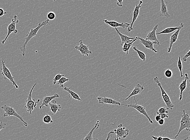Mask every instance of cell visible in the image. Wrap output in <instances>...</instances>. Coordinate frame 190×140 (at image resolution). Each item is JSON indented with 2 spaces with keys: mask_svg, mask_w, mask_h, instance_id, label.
<instances>
[{
  "mask_svg": "<svg viewBox=\"0 0 190 140\" xmlns=\"http://www.w3.org/2000/svg\"><path fill=\"white\" fill-rule=\"evenodd\" d=\"M19 22V20L17 19V16L16 15H14L13 19L12 20V22L7 27V35L5 37V39L1 41L2 44L3 45L5 44L9 37L12 33L14 32L15 34H16L18 32V30L16 29V24L18 23Z\"/></svg>",
  "mask_w": 190,
  "mask_h": 140,
  "instance_id": "7",
  "label": "cell"
},
{
  "mask_svg": "<svg viewBox=\"0 0 190 140\" xmlns=\"http://www.w3.org/2000/svg\"><path fill=\"white\" fill-rule=\"evenodd\" d=\"M50 25V23H49V20L48 19H46L42 22L41 23H39L38 26L36 28H31L30 31L26 35V38H25V43H23L22 45L20 47V50L21 52V54L23 57H24L25 55V51H26V46L28 44V42H29L30 40H31L33 37H36L37 36V32L41 27H43L44 26H46L47 25Z\"/></svg>",
  "mask_w": 190,
  "mask_h": 140,
  "instance_id": "1",
  "label": "cell"
},
{
  "mask_svg": "<svg viewBox=\"0 0 190 140\" xmlns=\"http://www.w3.org/2000/svg\"><path fill=\"white\" fill-rule=\"evenodd\" d=\"M157 114L160 115L161 119H164L165 118H169V115L168 114L158 113H157Z\"/></svg>",
  "mask_w": 190,
  "mask_h": 140,
  "instance_id": "36",
  "label": "cell"
},
{
  "mask_svg": "<svg viewBox=\"0 0 190 140\" xmlns=\"http://www.w3.org/2000/svg\"><path fill=\"white\" fill-rule=\"evenodd\" d=\"M190 56V50H189L187 53H186L185 55L182 58V61L183 62H186L187 61V59Z\"/></svg>",
  "mask_w": 190,
  "mask_h": 140,
  "instance_id": "35",
  "label": "cell"
},
{
  "mask_svg": "<svg viewBox=\"0 0 190 140\" xmlns=\"http://www.w3.org/2000/svg\"><path fill=\"white\" fill-rule=\"evenodd\" d=\"M161 7L160 16L169 18L170 17V16L168 12L167 5H166L164 0H161Z\"/></svg>",
  "mask_w": 190,
  "mask_h": 140,
  "instance_id": "22",
  "label": "cell"
},
{
  "mask_svg": "<svg viewBox=\"0 0 190 140\" xmlns=\"http://www.w3.org/2000/svg\"><path fill=\"white\" fill-rule=\"evenodd\" d=\"M134 100L136 102V103L131 104L128 105H126V106H127L128 108H134V109L137 110L138 112H139V113L145 116L148 119L150 124H153V121L151 120V119H150V117L149 116V115L147 113L146 111V110L145 107H144V106L142 105H140L138 104V102H137V101H136V96H135L134 97Z\"/></svg>",
  "mask_w": 190,
  "mask_h": 140,
  "instance_id": "8",
  "label": "cell"
},
{
  "mask_svg": "<svg viewBox=\"0 0 190 140\" xmlns=\"http://www.w3.org/2000/svg\"><path fill=\"white\" fill-rule=\"evenodd\" d=\"M180 26L177 27H169L165 29L160 32L156 33V35L168 34L175 31H176L179 28Z\"/></svg>",
  "mask_w": 190,
  "mask_h": 140,
  "instance_id": "26",
  "label": "cell"
},
{
  "mask_svg": "<svg viewBox=\"0 0 190 140\" xmlns=\"http://www.w3.org/2000/svg\"><path fill=\"white\" fill-rule=\"evenodd\" d=\"M177 66L178 69L180 71V74H181V77H183V73H182V68H183V66H182V61H181V57L179 56H178V59Z\"/></svg>",
  "mask_w": 190,
  "mask_h": 140,
  "instance_id": "28",
  "label": "cell"
},
{
  "mask_svg": "<svg viewBox=\"0 0 190 140\" xmlns=\"http://www.w3.org/2000/svg\"><path fill=\"white\" fill-rule=\"evenodd\" d=\"M37 84V83H35L32 87L31 89H30L29 95L28 96H27V99L26 100V105L25 106V109H26L27 111L30 114L32 113L34 109L37 108V104L39 103L40 102V99H38L37 100H35V99H32V94L34 88L36 87Z\"/></svg>",
  "mask_w": 190,
  "mask_h": 140,
  "instance_id": "2",
  "label": "cell"
},
{
  "mask_svg": "<svg viewBox=\"0 0 190 140\" xmlns=\"http://www.w3.org/2000/svg\"><path fill=\"white\" fill-rule=\"evenodd\" d=\"M1 108L5 111V113L3 114V117H7L12 116L16 117L17 118L19 119L21 122H22L25 126H28V124L27 122L24 120L21 116L17 113L16 110L14 108L10 107L9 106L7 105H5L2 106Z\"/></svg>",
  "mask_w": 190,
  "mask_h": 140,
  "instance_id": "5",
  "label": "cell"
},
{
  "mask_svg": "<svg viewBox=\"0 0 190 140\" xmlns=\"http://www.w3.org/2000/svg\"><path fill=\"white\" fill-rule=\"evenodd\" d=\"M114 133L117 135V139H125L128 136L129 133V130L127 129L125 127H123L122 123L120 124L117 127V128L114 130Z\"/></svg>",
  "mask_w": 190,
  "mask_h": 140,
  "instance_id": "9",
  "label": "cell"
},
{
  "mask_svg": "<svg viewBox=\"0 0 190 140\" xmlns=\"http://www.w3.org/2000/svg\"><path fill=\"white\" fill-rule=\"evenodd\" d=\"M138 39L140 40V43L142 44L146 48L154 51V53H158V51L154 47V44L157 45L156 43L152 42L150 40H146V39H144L141 38H139V37L138 38Z\"/></svg>",
  "mask_w": 190,
  "mask_h": 140,
  "instance_id": "16",
  "label": "cell"
},
{
  "mask_svg": "<svg viewBox=\"0 0 190 140\" xmlns=\"http://www.w3.org/2000/svg\"><path fill=\"white\" fill-rule=\"evenodd\" d=\"M182 113L181 115V120L180 121V126L178 132L175 137L176 139L180 133L184 130L187 131H190V118L188 113H186V110H182Z\"/></svg>",
  "mask_w": 190,
  "mask_h": 140,
  "instance_id": "3",
  "label": "cell"
},
{
  "mask_svg": "<svg viewBox=\"0 0 190 140\" xmlns=\"http://www.w3.org/2000/svg\"><path fill=\"white\" fill-rule=\"evenodd\" d=\"M57 101L54 99L51 100L48 105L50 106V110L52 112V115L55 114L58 111H60L61 109V105H57Z\"/></svg>",
  "mask_w": 190,
  "mask_h": 140,
  "instance_id": "20",
  "label": "cell"
},
{
  "mask_svg": "<svg viewBox=\"0 0 190 140\" xmlns=\"http://www.w3.org/2000/svg\"><path fill=\"white\" fill-rule=\"evenodd\" d=\"M139 37H136L135 38V39L131 41H127L125 42V43L122 46V50L124 52H126V54H128V51L129 49L132 46L133 44L137 40H138Z\"/></svg>",
  "mask_w": 190,
  "mask_h": 140,
  "instance_id": "23",
  "label": "cell"
},
{
  "mask_svg": "<svg viewBox=\"0 0 190 140\" xmlns=\"http://www.w3.org/2000/svg\"><path fill=\"white\" fill-rule=\"evenodd\" d=\"M99 123L100 121L99 120H98L94 127L92 128L88 134H87L85 137L82 139V140H98L97 139L94 138L93 137V134L94 131L96 129H98L100 127Z\"/></svg>",
  "mask_w": 190,
  "mask_h": 140,
  "instance_id": "21",
  "label": "cell"
},
{
  "mask_svg": "<svg viewBox=\"0 0 190 140\" xmlns=\"http://www.w3.org/2000/svg\"><path fill=\"white\" fill-rule=\"evenodd\" d=\"M115 28L117 34L119 35V36L120 37L121 40L122 46L125 42H127V41L132 40H133L134 39H135V38H131V37H128V36L126 35L122 34L118 30V29H117V28Z\"/></svg>",
  "mask_w": 190,
  "mask_h": 140,
  "instance_id": "25",
  "label": "cell"
},
{
  "mask_svg": "<svg viewBox=\"0 0 190 140\" xmlns=\"http://www.w3.org/2000/svg\"><path fill=\"white\" fill-rule=\"evenodd\" d=\"M189 138H190V136H188V137L184 139H182L181 140H187V139H189ZM163 140H176L172 139L169 138H168V137H163Z\"/></svg>",
  "mask_w": 190,
  "mask_h": 140,
  "instance_id": "42",
  "label": "cell"
},
{
  "mask_svg": "<svg viewBox=\"0 0 190 140\" xmlns=\"http://www.w3.org/2000/svg\"><path fill=\"white\" fill-rule=\"evenodd\" d=\"M103 21L105 22L106 25L114 28L119 27H122L124 29H125L126 28H128L131 25V24L128 23L122 22L120 23L115 21H108L107 19H104Z\"/></svg>",
  "mask_w": 190,
  "mask_h": 140,
  "instance_id": "14",
  "label": "cell"
},
{
  "mask_svg": "<svg viewBox=\"0 0 190 140\" xmlns=\"http://www.w3.org/2000/svg\"><path fill=\"white\" fill-rule=\"evenodd\" d=\"M69 81V79L67 78L66 77H65L64 76H62L60 78L59 81L57 83V84L59 85L61 87H63L64 86V84H65V83L67 82L68 81Z\"/></svg>",
  "mask_w": 190,
  "mask_h": 140,
  "instance_id": "29",
  "label": "cell"
},
{
  "mask_svg": "<svg viewBox=\"0 0 190 140\" xmlns=\"http://www.w3.org/2000/svg\"><path fill=\"white\" fill-rule=\"evenodd\" d=\"M52 1H56V0H52Z\"/></svg>",
  "mask_w": 190,
  "mask_h": 140,
  "instance_id": "46",
  "label": "cell"
},
{
  "mask_svg": "<svg viewBox=\"0 0 190 140\" xmlns=\"http://www.w3.org/2000/svg\"><path fill=\"white\" fill-rule=\"evenodd\" d=\"M47 16L49 20H52L56 18V15L54 12H50L47 14Z\"/></svg>",
  "mask_w": 190,
  "mask_h": 140,
  "instance_id": "32",
  "label": "cell"
},
{
  "mask_svg": "<svg viewBox=\"0 0 190 140\" xmlns=\"http://www.w3.org/2000/svg\"><path fill=\"white\" fill-rule=\"evenodd\" d=\"M71 87H65L64 89L66 91H67L68 93V95L70 99H71V98H73V99L75 100H77L78 101H81V99L80 96L76 93L74 92L73 91L70 89Z\"/></svg>",
  "mask_w": 190,
  "mask_h": 140,
  "instance_id": "24",
  "label": "cell"
},
{
  "mask_svg": "<svg viewBox=\"0 0 190 140\" xmlns=\"http://www.w3.org/2000/svg\"><path fill=\"white\" fill-rule=\"evenodd\" d=\"M161 117L160 116V115L158 114H157L155 118V120L157 122H158V121L161 120Z\"/></svg>",
  "mask_w": 190,
  "mask_h": 140,
  "instance_id": "44",
  "label": "cell"
},
{
  "mask_svg": "<svg viewBox=\"0 0 190 140\" xmlns=\"http://www.w3.org/2000/svg\"><path fill=\"white\" fill-rule=\"evenodd\" d=\"M167 109H168V108H166L165 107H162L158 110L157 113L168 114L169 112Z\"/></svg>",
  "mask_w": 190,
  "mask_h": 140,
  "instance_id": "34",
  "label": "cell"
},
{
  "mask_svg": "<svg viewBox=\"0 0 190 140\" xmlns=\"http://www.w3.org/2000/svg\"><path fill=\"white\" fill-rule=\"evenodd\" d=\"M6 123L3 122L2 120H1V122H0V131L5 128V127L6 126Z\"/></svg>",
  "mask_w": 190,
  "mask_h": 140,
  "instance_id": "37",
  "label": "cell"
},
{
  "mask_svg": "<svg viewBox=\"0 0 190 140\" xmlns=\"http://www.w3.org/2000/svg\"><path fill=\"white\" fill-rule=\"evenodd\" d=\"M185 79L180 84L178 87L180 91L179 99V101H181L182 100V95H183V92L185 90L186 87H187V81L189 79L188 75L187 73H185Z\"/></svg>",
  "mask_w": 190,
  "mask_h": 140,
  "instance_id": "18",
  "label": "cell"
},
{
  "mask_svg": "<svg viewBox=\"0 0 190 140\" xmlns=\"http://www.w3.org/2000/svg\"><path fill=\"white\" fill-rule=\"evenodd\" d=\"M97 99L99 104H106L117 105L119 106L125 105V104L120 103L119 102L107 97H97Z\"/></svg>",
  "mask_w": 190,
  "mask_h": 140,
  "instance_id": "13",
  "label": "cell"
},
{
  "mask_svg": "<svg viewBox=\"0 0 190 140\" xmlns=\"http://www.w3.org/2000/svg\"><path fill=\"white\" fill-rule=\"evenodd\" d=\"M2 67L1 69V74L3 75L4 79H8L12 83L13 85L15 86L16 89H18L19 87L18 85L16 84V82L14 80V77L12 75L9 69L7 67L5 64V62L2 60Z\"/></svg>",
  "mask_w": 190,
  "mask_h": 140,
  "instance_id": "6",
  "label": "cell"
},
{
  "mask_svg": "<svg viewBox=\"0 0 190 140\" xmlns=\"http://www.w3.org/2000/svg\"><path fill=\"white\" fill-rule=\"evenodd\" d=\"M144 89V87L143 86H141L139 84H137L136 86H135V88L133 89L132 92H131V93L129 95V96L127 98L122 100V101H124V100L126 101V100H128L131 97L139 95L143 91Z\"/></svg>",
  "mask_w": 190,
  "mask_h": 140,
  "instance_id": "19",
  "label": "cell"
},
{
  "mask_svg": "<svg viewBox=\"0 0 190 140\" xmlns=\"http://www.w3.org/2000/svg\"><path fill=\"white\" fill-rule=\"evenodd\" d=\"M154 81L157 83L158 86L160 88V90L161 91V96L162 99H163V101L165 103L168 109H171L172 110L173 108H174V105L173 104L172 101H171V98H170L169 95L163 89V87H162V85L159 78L157 76H156L153 79Z\"/></svg>",
  "mask_w": 190,
  "mask_h": 140,
  "instance_id": "4",
  "label": "cell"
},
{
  "mask_svg": "<svg viewBox=\"0 0 190 140\" xmlns=\"http://www.w3.org/2000/svg\"><path fill=\"white\" fill-rule=\"evenodd\" d=\"M9 14V13L5 12L3 9L0 8V17H2L5 14Z\"/></svg>",
  "mask_w": 190,
  "mask_h": 140,
  "instance_id": "39",
  "label": "cell"
},
{
  "mask_svg": "<svg viewBox=\"0 0 190 140\" xmlns=\"http://www.w3.org/2000/svg\"><path fill=\"white\" fill-rule=\"evenodd\" d=\"M59 95L58 94H55L54 95L51 96H46L44 97L42 100L41 105L39 106V109H41L44 108H48L49 103L56 98H59Z\"/></svg>",
  "mask_w": 190,
  "mask_h": 140,
  "instance_id": "17",
  "label": "cell"
},
{
  "mask_svg": "<svg viewBox=\"0 0 190 140\" xmlns=\"http://www.w3.org/2000/svg\"><path fill=\"white\" fill-rule=\"evenodd\" d=\"M43 121L44 123H53V121L51 118V117L48 114H46L44 117L43 118Z\"/></svg>",
  "mask_w": 190,
  "mask_h": 140,
  "instance_id": "30",
  "label": "cell"
},
{
  "mask_svg": "<svg viewBox=\"0 0 190 140\" xmlns=\"http://www.w3.org/2000/svg\"><path fill=\"white\" fill-rule=\"evenodd\" d=\"M158 123H159V124L160 125L162 126L165 123V120L164 119H161V120H159L158 121Z\"/></svg>",
  "mask_w": 190,
  "mask_h": 140,
  "instance_id": "43",
  "label": "cell"
},
{
  "mask_svg": "<svg viewBox=\"0 0 190 140\" xmlns=\"http://www.w3.org/2000/svg\"><path fill=\"white\" fill-rule=\"evenodd\" d=\"M75 48L76 50L80 51L83 57L85 56H88L89 55L92 53V51L90 50L88 45L84 44L83 41L81 40L79 41V45L76 46Z\"/></svg>",
  "mask_w": 190,
  "mask_h": 140,
  "instance_id": "11",
  "label": "cell"
},
{
  "mask_svg": "<svg viewBox=\"0 0 190 140\" xmlns=\"http://www.w3.org/2000/svg\"><path fill=\"white\" fill-rule=\"evenodd\" d=\"M133 49L136 51V53L138 54L139 58H140L144 62L146 60V55L145 53H144L142 51H140L137 49L136 46L133 47Z\"/></svg>",
  "mask_w": 190,
  "mask_h": 140,
  "instance_id": "27",
  "label": "cell"
},
{
  "mask_svg": "<svg viewBox=\"0 0 190 140\" xmlns=\"http://www.w3.org/2000/svg\"><path fill=\"white\" fill-rule=\"evenodd\" d=\"M64 76V75L60 74H58L57 75H56L54 78L53 79V84L55 85L56 84H57L58 81L60 79V78Z\"/></svg>",
  "mask_w": 190,
  "mask_h": 140,
  "instance_id": "31",
  "label": "cell"
},
{
  "mask_svg": "<svg viewBox=\"0 0 190 140\" xmlns=\"http://www.w3.org/2000/svg\"><path fill=\"white\" fill-rule=\"evenodd\" d=\"M164 74L167 78H170L173 76V73L172 70L170 69H168L165 72Z\"/></svg>",
  "mask_w": 190,
  "mask_h": 140,
  "instance_id": "33",
  "label": "cell"
},
{
  "mask_svg": "<svg viewBox=\"0 0 190 140\" xmlns=\"http://www.w3.org/2000/svg\"><path fill=\"white\" fill-rule=\"evenodd\" d=\"M139 2V4L138 5L136 4V7H135L134 10L133 12L132 20L130 26L127 28V31L128 32H131L133 30V26L134 23L138 19V16H139V10H140V8H141V5L143 3V1L140 0Z\"/></svg>",
  "mask_w": 190,
  "mask_h": 140,
  "instance_id": "10",
  "label": "cell"
},
{
  "mask_svg": "<svg viewBox=\"0 0 190 140\" xmlns=\"http://www.w3.org/2000/svg\"><path fill=\"white\" fill-rule=\"evenodd\" d=\"M158 27H159L158 25H156L155 26L152 31L150 32L148 34L146 39L150 40L152 42L156 43L157 45L160 46V43L157 38L156 35V30H157Z\"/></svg>",
  "mask_w": 190,
  "mask_h": 140,
  "instance_id": "15",
  "label": "cell"
},
{
  "mask_svg": "<svg viewBox=\"0 0 190 140\" xmlns=\"http://www.w3.org/2000/svg\"><path fill=\"white\" fill-rule=\"evenodd\" d=\"M179 26V28L177 30H176L175 32L172 35L170 36V46H169L168 48V53H170L171 51H172L173 44L175 43L176 42L177 40H178V37L179 34V33L180 31H181V29H182V28H183L184 26L183 23H181Z\"/></svg>",
  "mask_w": 190,
  "mask_h": 140,
  "instance_id": "12",
  "label": "cell"
},
{
  "mask_svg": "<svg viewBox=\"0 0 190 140\" xmlns=\"http://www.w3.org/2000/svg\"><path fill=\"white\" fill-rule=\"evenodd\" d=\"M114 134H115V133H114V131L113 132L111 131V132H109V133L107 134V138L105 140H109L113 136Z\"/></svg>",
  "mask_w": 190,
  "mask_h": 140,
  "instance_id": "38",
  "label": "cell"
},
{
  "mask_svg": "<svg viewBox=\"0 0 190 140\" xmlns=\"http://www.w3.org/2000/svg\"><path fill=\"white\" fill-rule=\"evenodd\" d=\"M115 140H119V139H118L116 138L115 139Z\"/></svg>",
  "mask_w": 190,
  "mask_h": 140,
  "instance_id": "45",
  "label": "cell"
},
{
  "mask_svg": "<svg viewBox=\"0 0 190 140\" xmlns=\"http://www.w3.org/2000/svg\"><path fill=\"white\" fill-rule=\"evenodd\" d=\"M117 2L116 4H117V6H119V7L123 6V0H117Z\"/></svg>",
  "mask_w": 190,
  "mask_h": 140,
  "instance_id": "41",
  "label": "cell"
},
{
  "mask_svg": "<svg viewBox=\"0 0 190 140\" xmlns=\"http://www.w3.org/2000/svg\"><path fill=\"white\" fill-rule=\"evenodd\" d=\"M152 137L154 140H163V137H162V134H161L159 137H157V136H152Z\"/></svg>",
  "mask_w": 190,
  "mask_h": 140,
  "instance_id": "40",
  "label": "cell"
}]
</instances>
